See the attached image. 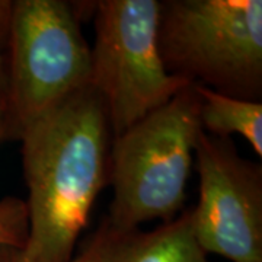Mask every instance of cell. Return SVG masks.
Masks as SVG:
<instances>
[{"label": "cell", "mask_w": 262, "mask_h": 262, "mask_svg": "<svg viewBox=\"0 0 262 262\" xmlns=\"http://www.w3.org/2000/svg\"><path fill=\"white\" fill-rule=\"evenodd\" d=\"M5 96H6V69H5V51L0 47V121L5 108Z\"/></svg>", "instance_id": "7c38bea8"}, {"label": "cell", "mask_w": 262, "mask_h": 262, "mask_svg": "<svg viewBox=\"0 0 262 262\" xmlns=\"http://www.w3.org/2000/svg\"><path fill=\"white\" fill-rule=\"evenodd\" d=\"M200 98L194 83L128 130L114 137L106 215L117 230L173 220L185 208L187 184L200 133Z\"/></svg>", "instance_id": "7a4b0ae2"}, {"label": "cell", "mask_w": 262, "mask_h": 262, "mask_svg": "<svg viewBox=\"0 0 262 262\" xmlns=\"http://www.w3.org/2000/svg\"><path fill=\"white\" fill-rule=\"evenodd\" d=\"M103 248H105V237H103L102 225L98 226L84 248L73 256L70 262H103ZM0 262H22L20 259V249L12 246H0Z\"/></svg>", "instance_id": "30bf717a"}, {"label": "cell", "mask_w": 262, "mask_h": 262, "mask_svg": "<svg viewBox=\"0 0 262 262\" xmlns=\"http://www.w3.org/2000/svg\"><path fill=\"white\" fill-rule=\"evenodd\" d=\"M29 234L27 201L18 196L0 200V246L24 249Z\"/></svg>", "instance_id": "9c48e42d"}, {"label": "cell", "mask_w": 262, "mask_h": 262, "mask_svg": "<svg viewBox=\"0 0 262 262\" xmlns=\"http://www.w3.org/2000/svg\"><path fill=\"white\" fill-rule=\"evenodd\" d=\"M79 22L63 0L13 2L0 141H20L32 124L89 86L91 47Z\"/></svg>", "instance_id": "3957f363"}, {"label": "cell", "mask_w": 262, "mask_h": 262, "mask_svg": "<svg viewBox=\"0 0 262 262\" xmlns=\"http://www.w3.org/2000/svg\"><path fill=\"white\" fill-rule=\"evenodd\" d=\"M194 159L200 196L192 230L201 249L230 262H262V166L232 139L200 133Z\"/></svg>", "instance_id": "8992f818"}, {"label": "cell", "mask_w": 262, "mask_h": 262, "mask_svg": "<svg viewBox=\"0 0 262 262\" xmlns=\"http://www.w3.org/2000/svg\"><path fill=\"white\" fill-rule=\"evenodd\" d=\"M101 225L103 262H213L196 242L191 207L153 230H117L106 217Z\"/></svg>", "instance_id": "52a82bcc"}, {"label": "cell", "mask_w": 262, "mask_h": 262, "mask_svg": "<svg viewBox=\"0 0 262 262\" xmlns=\"http://www.w3.org/2000/svg\"><path fill=\"white\" fill-rule=\"evenodd\" d=\"M12 13H13V2L0 0V47L3 48V51L6 47L8 37H9Z\"/></svg>", "instance_id": "8fae6325"}, {"label": "cell", "mask_w": 262, "mask_h": 262, "mask_svg": "<svg viewBox=\"0 0 262 262\" xmlns=\"http://www.w3.org/2000/svg\"><path fill=\"white\" fill-rule=\"evenodd\" d=\"M158 47L169 75L261 101V0L160 2Z\"/></svg>", "instance_id": "277c9868"}, {"label": "cell", "mask_w": 262, "mask_h": 262, "mask_svg": "<svg viewBox=\"0 0 262 262\" xmlns=\"http://www.w3.org/2000/svg\"><path fill=\"white\" fill-rule=\"evenodd\" d=\"M200 98V122L203 131L222 139L232 134L244 137L262 158V102L246 101L215 92L201 83H194Z\"/></svg>", "instance_id": "ba28073f"}, {"label": "cell", "mask_w": 262, "mask_h": 262, "mask_svg": "<svg viewBox=\"0 0 262 262\" xmlns=\"http://www.w3.org/2000/svg\"><path fill=\"white\" fill-rule=\"evenodd\" d=\"M159 12L158 0L96 2L89 84L108 110L114 137L192 83L163 66Z\"/></svg>", "instance_id": "5b68a950"}, {"label": "cell", "mask_w": 262, "mask_h": 262, "mask_svg": "<svg viewBox=\"0 0 262 262\" xmlns=\"http://www.w3.org/2000/svg\"><path fill=\"white\" fill-rule=\"evenodd\" d=\"M114 133L89 84L22 136L29 234L22 262H70L91 210L110 185Z\"/></svg>", "instance_id": "6da1fadb"}]
</instances>
